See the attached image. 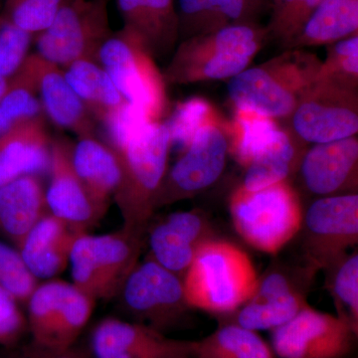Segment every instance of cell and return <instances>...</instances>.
I'll use <instances>...</instances> for the list:
<instances>
[{"mask_svg": "<svg viewBox=\"0 0 358 358\" xmlns=\"http://www.w3.org/2000/svg\"><path fill=\"white\" fill-rule=\"evenodd\" d=\"M112 148L121 166V181L114 200L122 215V228L145 238L169 169V129L164 121L148 122L122 145Z\"/></svg>", "mask_w": 358, "mask_h": 358, "instance_id": "cell-1", "label": "cell"}, {"mask_svg": "<svg viewBox=\"0 0 358 358\" xmlns=\"http://www.w3.org/2000/svg\"><path fill=\"white\" fill-rule=\"evenodd\" d=\"M259 274L248 253L215 237L199 247L182 277L189 308L230 315L255 293Z\"/></svg>", "mask_w": 358, "mask_h": 358, "instance_id": "cell-2", "label": "cell"}, {"mask_svg": "<svg viewBox=\"0 0 358 358\" xmlns=\"http://www.w3.org/2000/svg\"><path fill=\"white\" fill-rule=\"evenodd\" d=\"M266 27L238 23L181 40L162 74L166 85L229 81L253 62L268 41Z\"/></svg>", "mask_w": 358, "mask_h": 358, "instance_id": "cell-3", "label": "cell"}, {"mask_svg": "<svg viewBox=\"0 0 358 358\" xmlns=\"http://www.w3.org/2000/svg\"><path fill=\"white\" fill-rule=\"evenodd\" d=\"M322 61L305 49H285L262 64L248 67L228 81L234 109L288 119L319 78Z\"/></svg>", "mask_w": 358, "mask_h": 358, "instance_id": "cell-4", "label": "cell"}, {"mask_svg": "<svg viewBox=\"0 0 358 358\" xmlns=\"http://www.w3.org/2000/svg\"><path fill=\"white\" fill-rule=\"evenodd\" d=\"M229 211L238 235L268 255L277 256L303 225V205L289 180L253 192L238 186L231 194Z\"/></svg>", "mask_w": 358, "mask_h": 358, "instance_id": "cell-5", "label": "cell"}, {"mask_svg": "<svg viewBox=\"0 0 358 358\" xmlns=\"http://www.w3.org/2000/svg\"><path fill=\"white\" fill-rule=\"evenodd\" d=\"M96 61L127 102L138 108L150 122L164 121L169 109L166 80L136 33L127 27L113 32Z\"/></svg>", "mask_w": 358, "mask_h": 358, "instance_id": "cell-6", "label": "cell"}, {"mask_svg": "<svg viewBox=\"0 0 358 358\" xmlns=\"http://www.w3.org/2000/svg\"><path fill=\"white\" fill-rule=\"evenodd\" d=\"M145 239L122 228L109 234L81 233L70 256L73 284L94 301L115 298L140 262Z\"/></svg>", "mask_w": 358, "mask_h": 358, "instance_id": "cell-7", "label": "cell"}, {"mask_svg": "<svg viewBox=\"0 0 358 358\" xmlns=\"http://www.w3.org/2000/svg\"><path fill=\"white\" fill-rule=\"evenodd\" d=\"M95 303L73 282L51 279L37 285L26 301L28 331L35 348L48 352L73 348Z\"/></svg>", "mask_w": 358, "mask_h": 358, "instance_id": "cell-8", "label": "cell"}, {"mask_svg": "<svg viewBox=\"0 0 358 358\" xmlns=\"http://www.w3.org/2000/svg\"><path fill=\"white\" fill-rule=\"evenodd\" d=\"M112 34L108 0H66L51 25L34 37L36 53L61 68L83 59L96 61Z\"/></svg>", "mask_w": 358, "mask_h": 358, "instance_id": "cell-9", "label": "cell"}, {"mask_svg": "<svg viewBox=\"0 0 358 358\" xmlns=\"http://www.w3.org/2000/svg\"><path fill=\"white\" fill-rule=\"evenodd\" d=\"M319 271L301 261L275 262L259 275L255 293L235 312L232 324L250 331H274L308 307V296Z\"/></svg>", "mask_w": 358, "mask_h": 358, "instance_id": "cell-10", "label": "cell"}, {"mask_svg": "<svg viewBox=\"0 0 358 358\" xmlns=\"http://www.w3.org/2000/svg\"><path fill=\"white\" fill-rule=\"evenodd\" d=\"M229 155L228 122L222 117L205 124L167 169L155 210L189 199L213 185L222 176Z\"/></svg>", "mask_w": 358, "mask_h": 358, "instance_id": "cell-11", "label": "cell"}, {"mask_svg": "<svg viewBox=\"0 0 358 358\" xmlns=\"http://www.w3.org/2000/svg\"><path fill=\"white\" fill-rule=\"evenodd\" d=\"M301 261L324 271L358 243V194L319 197L303 213Z\"/></svg>", "mask_w": 358, "mask_h": 358, "instance_id": "cell-12", "label": "cell"}, {"mask_svg": "<svg viewBox=\"0 0 358 358\" xmlns=\"http://www.w3.org/2000/svg\"><path fill=\"white\" fill-rule=\"evenodd\" d=\"M287 120L288 131L303 145L357 136V91L317 78Z\"/></svg>", "mask_w": 358, "mask_h": 358, "instance_id": "cell-13", "label": "cell"}, {"mask_svg": "<svg viewBox=\"0 0 358 358\" xmlns=\"http://www.w3.org/2000/svg\"><path fill=\"white\" fill-rule=\"evenodd\" d=\"M122 308L140 320L138 324L162 331L189 310L182 278L148 257L138 262L117 294Z\"/></svg>", "mask_w": 358, "mask_h": 358, "instance_id": "cell-14", "label": "cell"}, {"mask_svg": "<svg viewBox=\"0 0 358 358\" xmlns=\"http://www.w3.org/2000/svg\"><path fill=\"white\" fill-rule=\"evenodd\" d=\"M357 331L338 315L308 307L272 331V350L280 358H346Z\"/></svg>", "mask_w": 358, "mask_h": 358, "instance_id": "cell-15", "label": "cell"}, {"mask_svg": "<svg viewBox=\"0 0 358 358\" xmlns=\"http://www.w3.org/2000/svg\"><path fill=\"white\" fill-rule=\"evenodd\" d=\"M72 145L64 138L51 143L50 181L46 189L49 213L81 232L105 216L85 187L72 162Z\"/></svg>", "mask_w": 358, "mask_h": 358, "instance_id": "cell-16", "label": "cell"}, {"mask_svg": "<svg viewBox=\"0 0 358 358\" xmlns=\"http://www.w3.org/2000/svg\"><path fill=\"white\" fill-rule=\"evenodd\" d=\"M150 258L182 278L202 244L216 237L203 211H176L150 223L147 230Z\"/></svg>", "mask_w": 358, "mask_h": 358, "instance_id": "cell-17", "label": "cell"}, {"mask_svg": "<svg viewBox=\"0 0 358 358\" xmlns=\"http://www.w3.org/2000/svg\"><path fill=\"white\" fill-rule=\"evenodd\" d=\"M92 348L96 358L192 357V341L169 338L152 327L112 317L96 324Z\"/></svg>", "mask_w": 358, "mask_h": 358, "instance_id": "cell-18", "label": "cell"}, {"mask_svg": "<svg viewBox=\"0 0 358 358\" xmlns=\"http://www.w3.org/2000/svg\"><path fill=\"white\" fill-rule=\"evenodd\" d=\"M299 169L303 186L313 195L357 193V136L313 145L301 155Z\"/></svg>", "mask_w": 358, "mask_h": 358, "instance_id": "cell-19", "label": "cell"}, {"mask_svg": "<svg viewBox=\"0 0 358 358\" xmlns=\"http://www.w3.org/2000/svg\"><path fill=\"white\" fill-rule=\"evenodd\" d=\"M26 61L34 75L45 115L58 128L79 138L96 136L98 122L68 83L62 68L37 53L28 56Z\"/></svg>", "mask_w": 358, "mask_h": 358, "instance_id": "cell-20", "label": "cell"}, {"mask_svg": "<svg viewBox=\"0 0 358 358\" xmlns=\"http://www.w3.org/2000/svg\"><path fill=\"white\" fill-rule=\"evenodd\" d=\"M81 231L51 213L29 231L18 252L30 274L40 279H55L69 265L71 252Z\"/></svg>", "mask_w": 358, "mask_h": 358, "instance_id": "cell-21", "label": "cell"}, {"mask_svg": "<svg viewBox=\"0 0 358 358\" xmlns=\"http://www.w3.org/2000/svg\"><path fill=\"white\" fill-rule=\"evenodd\" d=\"M51 143L45 117L23 122L0 136V187L21 176L49 171Z\"/></svg>", "mask_w": 358, "mask_h": 358, "instance_id": "cell-22", "label": "cell"}, {"mask_svg": "<svg viewBox=\"0 0 358 358\" xmlns=\"http://www.w3.org/2000/svg\"><path fill=\"white\" fill-rule=\"evenodd\" d=\"M124 27L136 33L155 59L173 53L179 43L176 0H117Z\"/></svg>", "mask_w": 358, "mask_h": 358, "instance_id": "cell-23", "label": "cell"}, {"mask_svg": "<svg viewBox=\"0 0 358 358\" xmlns=\"http://www.w3.org/2000/svg\"><path fill=\"white\" fill-rule=\"evenodd\" d=\"M49 213L40 176L29 174L0 187V234L18 249L26 235Z\"/></svg>", "mask_w": 358, "mask_h": 358, "instance_id": "cell-24", "label": "cell"}, {"mask_svg": "<svg viewBox=\"0 0 358 358\" xmlns=\"http://www.w3.org/2000/svg\"><path fill=\"white\" fill-rule=\"evenodd\" d=\"M72 162L92 199L107 213L121 181V166L115 150L98 136H82L72 145Z\"/></svg>", "mask_w": 358, "mask_h": 358, "instance_id": "cell-25", "label": "cell"}, {"mask_svg": "<svg viewBox=\"0 0 358 358\" xmlns=\"http://www.w3.org/2000/svg\"><path fill=\"white\" fill-rule=\"evenodd\" d=\"M358 34V0H324L284 49L329 46Z\"/></svg>", "mask_w": 358, "mask_h": 358, "instance_id": "cell-26", "label": "cell"}, {"mask_svg": "<svg viewBox=\"0 0 358 358\" xmlns=\"http://www.w3.org/2000/svg\"><path fill=\"white\" fill-rule=\"evenodd\" d=\"M62 69L68 83L96 122L103 124L127 103L109 74L96 61L83 59Z\"/></svg>", "mask_w": 358, "mask_h": 358, "instance_id": "cell-27", "label": "cell"}, {"mask_svg": "<svg viewBox=\"0 0 358 358\" xmlns=\"http://www.w3.org/2000/svg\"><path fill=\"white\" fill-rule=\"evenodd\" d=\"M305 150V145L296 141L288 129H280L272 143L245 169L241 185L253 192L289 180L298 171Z\"/></svg>", "mask_w": 358, "mask_h": 358, "instance_id": "cell-28", "label": "cell"}, {"mask_svg": "<svg viewBox=\"0 0 358 358\" xmlns=\"http://www.w3.org/2000/svg\"><path fill=\"white\" fill-rule=\"evenodd\" d=\"M254 0H178L181 40L248 21Z\"/></svg>", "mask_w": 358, "mask_h": 358, "instance_id": "cell-29", "label": "cell"}, {"mask_svg": "<svg viewBox=\"0 0 358 358\" xmlns=\"http://www.w3.org/2000/svg\"><path fill=\"white\" fill-rule=\"evenodd\" d=\"M278 120L249 109H234L228 122L229 155L243 169L272 143L280 131Z\"/></svg>", "mask_w": 358, "mask_h": 358, "instance_id": "cell-30", "label": "cell"}, {"mask_svg": "<svg viewBox=\"0 0 358 358\" xmlns=\"http://www.w3.org/2000/svg\"><path fill=\"white\" fill-rule=\"evenodd\" d=\"M192 357L274 358V352L257 331L226 322L201 341H192Z\"/></svg>", "mask_w": 358, "mask_h": 358, "instance_id": "cell-31", "label": "cell"}, {"mask_svg": "<svg viewBox=\"0 0 358 358\" xmlns=\"http://www.w3.org/2000/svg\"><path fill=\"white\" fill-rule=\"evenodd\" d=\"M34 75L27 61L9 80V86L0 100V136L14 127L45 117Z\"/></svg>", "mask_w": 358, "mask_h": 358, "instance_id": "cell-32", "label": "cell"}, {"mask_svg": "<svg viewBox=\"0 0 358 358\" xmlns=\"http://www.w3.org/2000/svg\"><path fill=\"white\" fill-rule=\"evenodd\" d=\"M326 287L333 298L338 317L358 331V253L346 254L324 270Z\"/></svg>", "mask_w": 358, "mask_h": 358, "instance_id": "cell-33", "label": "cell"}, {"mask_svg": "<svg viewBox=\"0 0 358 358\" xmlns=\"http://www.w3.org/2000/svg\"><path fill=\"white\" fill-rule=\"evenodd\" d=\"M219 117L217 110L203 96H192L179 102L164 121L171 136V150L176 148L182 152L200 129Z\"/></svg>", "mask_w": 358, "mask_h": 358, "instance_id": "cell-34", "label": "cell"}, {"mask_svg": "<svg viewBox=\"0 0 358 358\" xmlns=\"http://www.w3.org/2000/svg\"><path fill=\"white\" fill-rule=\"evenodd\" d=\"M66 0H4L0 15L30 34L46 30Z\"/></svg>", "mask_w": 358, "mask_h": 358, "instance_id": "cell-35", "label": "cell"}, {"mask_svg": "<svg viewBox=\"0 0 358 358\" xmlns=\"http://www.w3.org/2000/svg\"><path fill=\"white\" fill-rule=\"evenodd\" d=\"M319 78L357 91L358 34L327 46V58L322 61Z\"/></svg>", "mask_w": 358, "mask_h": 358, "instance_id": "cell-36", "label": "cell"}, {"mask_svg": "<svg viewBox=\"0 0 358 358\" xmlns=\"http://www.w3.org/2000/svg\"><path fill=\"white\" fill-rule=\"evenodd\" d=\"M324 0H274L267 29L268 39L284 47L300 33L313 11Z\"/></svg>", "mask_w": 358, "mask_h": 358, "instance_id": "cell-37", "label": "cell"}, {"mask_svg": "<svg viewBox=\"0 0 358 358\" xmlns=\"http://www.w3.org/2000/svg\"><path fill=\"white\" fill-rule=\"evenodd\" d=\"M38 282L27 270L20 252L0 240V286L20 303H26Z\"/></svg>", "mask_w": 358, "mask_h": 358, "instance_id": "cell-38", "label": "cell"}, {"mask_svg": "<svg viewBox=\"0 0 358 358\" xmlns=\"http://www.w3.org/2000/svg\"><path fill=\"white\" fill-rule=\"evenodd\" d=\"M34 37L0 15V76L11 78L20 69Z\"/></svg>", "mask_w": 358, "mask_h": 358, "instance_id": "cell-39", "label": "cell"}, {"mask_svg": "<svg viewBox=\"0 0 358 358\" xmlns=\"http://www.w3.org/2000/svg\"><path fill=\"white\" fill-rule=\"evenodd\" d=\"M27 329V320L20 303L0 286V346L16 345Z\"/></svg>", "mask_w": 358, "mask_h": 358, "instance_id": "cell-40", "label": "cell"}, {"mask_svg": "<svg viewBox=\"0 0 358 358\" xmlns=\"http://www.w3.org/2000/svg\"><path fill=\"white\" fill-rule=\"evenodd\" d=\"M31 358H86V357L80 350H75L74 348L60 350V352H48V350L36 348V352Z\"/></svg>", "mask_w": 358, "mask_h": 358, "instance_id": "cell-41", "label": "cell"}, {"mask_svg": "<svg viewBox=\"0 0 358 358\" xmlns=\"http://www.w3.org/2000/svg\"><path fill=\"white\" fill-rule=\"evenodd\" d=\"M9 80H10V78L0 76V100H1L2 96L6 94L7 88H8Z\"/></svg>", "mask_w": 358, "mask_h": 358, "instance_id": "cell-42", "label": "cell"}, {"mask_svg": "<svg viewBox=\"0 0 358 358\" xmlns=\"http://www.w3.org/2000/svg\"><path fill=\"white\" fill-rule=\"evenodd\" d=\"M4 0H0V14H1L2 7H3Z\"/></svg>", "mask_w": 358, "mask_h": 358, "instance_id": "cell-43", "label": "cell"}]
</instances>
